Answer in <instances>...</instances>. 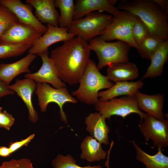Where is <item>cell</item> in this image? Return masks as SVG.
Listing matches in <instances>:
<instances>
[{
  "label": "cell",
  "instance_id": "484cf974",
  "mask_svg": "<svg viewBox=\"0 0 168 168\" xmlns=\"http://www.w3.org/2000/svg\"><path fill=\"white\" fill-rule=\"evenodd\" d=\"M163 41L159 37L150 34L138 45V51L142 58L150 60Z\"/></svg>",
  "mask_w": 168,
  "mask_h": 168
},
{
  "label": "cell",
  "instance_id": "6da1fadb",
  "mask_svg": "<svg viewBox=\"0 0 168 168\" xmlns=\"http://www.w3.org/2000/svg\"><path fill=\"white\" fill-rule=\"evenodd\" d=\"M91 50L88 42L77 36L52 50L49 58L59 78L70 85L79 83L90 59Z\"/></svg>",
  "mask_w": 168,
  "mask_h": 168
},
{
  "label": "cell",
  "instance_id": "277c9868",
  "mask_svg": "<svg viewBox=\"0 0 168 168\" xmlns=\"http://www.w3.org/2000/svg\"><path fill=\"white\" fill-rule=\"evenodd\" d=\"M88 43L98 58L97 68L100 70L107 65L116 63L128 62L130 46L120 40L110 42L104 41L98 37L91 40Z\"/></svg>",
  "mask_w": 168,
  "mask_h": 168
},
{
  "label": "cell",
  "instance_id": "4fadbf2b",
  "mask_svg": "<svg viewBox=\"0 0 168 168\" xmlns=\"http://www.w3.org/2000/svg\"><path fill=\"white\" fill-rule=\"evenodd\" d=\"M48 54L47 52L40 54L39 56L42 64L40 68L35 73L26 74L24 77L32 79L36 83L50 84L55 88L66 87L65 83L59 77L56 68Z\"/></svg>",
  "mask_w": 168,
  "mask_h": 168
},
{
  "label": "cell",
  "instance_id": "1f68e13d",
  "mask_svg": "<svg viewBox=\"0 0 168 168\" xmlns=\"http://www.w3.org/2000/svg\"><path fill=\"white\" fill-rule=\"evenodd\" d=\"M15 119L13 116L6 110L0 113V127L9 130L14 124Z\"/></svg>",
  "mask_w": 168,
  "mask_h": 168
},
{
  "label": "cell",
  "instance_id": "2e32d148",
  "mask_svg": "<svg viewBox=\"0 0 168 168\" xmlns=\"http://www.w3.org/2000/svg\"><path fill=\"white\" fill-rule=\"evenodd\" d=\"M98 11L107 12L114 16L119 10L110 0H77L75 1L73 20L82 18L91 12Z\"/></svg>",
  "mask_w": 168,
  "mask_h": 168
},
{
  "label": "cell",
  "instance_id": "e0dca14e",
  "mask_svg": "<svg viewBox=\"0 0 168 168\" xmlns=\"http://www.w3.org/2000/svg\"><path fill=\"white\" fill-rule=\"evenodd\" d=\"M36 57V55L28 54L21 59L10 63L0 64V80L9 85L15 77L23 73H30L29 67Z\"/></svg>",
  "mask_w": 168,
  "mask_h": 168
},
{
  "label": "cell",
  "instance_id": "52a82bcc",
  "mask_svg": "<svg viewBox=\"0 0 168 168\" xmlns=\"http://www.w3.org/2000/svg\"><path fill=\"white\" fill-rule=\"evenodd\" d=\"M35 93L37 96L41 112L46 111L48 104L51 102L57 104L60 110L61 120L67 123L66 114L63 110V105L67 102L77 103V100L69 93L66 86L55 88L45 83H36Z\"/></svg>",
  "mask_w": 168,
  "mask_h": 168
},
{
  "label": "cell",
  "instance_id": "9c48e42d",
  "mask_svg": "<svg viewBox=\"0 0 168 168\" xmlns=\"http://www.w3.org/2000/svg\"><path fill=\"white\" fill-rule=\"evenodd\" d=\"M143 122L138 125V128L143 135L145 142L150 139L154 147L163 148L168 145V121L167 119L160 120L146 113Z\"/></svg>",
  "mask_w": 168,
  "mask_h": 168
},
{
  "label": "cell",
  "instance_id": "7a4b0ae2",
  "mask_svg": "<svg viewBox=\"0 0 168 168\" xmlns=\"http://www.w3.org/2000/svg\"><path fill=\"white\" fill-rule=\"evenodd\" d=\"M117 8L138 17L148 27L151 34L168 40L167 14L153 0H122L118 3Z\"/></svg>",
  "mask_w": 168,
  "mask_h": 168
},
{
  "label": "cell",
  "instance_id": "44dd1931",
  "mask_svg": "<svg viewBox=\"0 0 168 168\" xmlns=\"http://www.w3.org/2000/svg\"><path fill=\"white\" fill-rule=\"evenodd\" d=\"M107 77L114 82L134 80L139 75V70L135 63L127 62L116 63L108 65Z\"/></svg>",
  "mask_w": 168,
  "mask_h": 168
},
{
  "label": "cell",
  "instance_id": "ac0fdd59",
  "mask_svg": "<svg viewBox=\"0 0 168 168\" xmlns=\"http://www.w3.org/2000/svg\"><path fill=\"white\" fill-rule=\"evenodd\" d=\"M55 0H26L35 10L36 18L41 23L58 26L59 15L54 5Z\"/></svg>",
  "mask_w": 168,
  "mask_h": 168
},
{
  "label": "cell",
  "instance_id": "4dcf8cb0",
  "mask_svg": "<svg viewBox=\"0 0 168 168\" xmlns=\"http://www.w3.org/2000/svg\"><path fill=\"white\" fill-rule=\"evenodd\" d=\"M0 168H34L30 160L27 158L12 159L3 162Z\"/></svg>",
  "mask_w": 168,
  "mask_h": 168
},
{
  "label": "cell",
  "instance_id": "f1b7e54d",
  "mask_svg": "<svg viewBox=\"0 0 168 168\" xmlns=\"http://www.w3.org/2000/svg\"><path fill=\"white\" fill-rule=\"evenodd\" d=\"M18 20L16 16L7 8L0 4V42L5 31Z\"/></svg>",
  "mask_w": 168,
  "mask_h": 168
},
{
  "label": "cell",
  "instance_id": "8fae6325",
  "mask_svg": "<svg viewBox=\"0 0 168 168\" xmlns=\"http://www.w3.org/2000/svg\"><path fill=\"white\" fill-rule=\"evenodd\" d=\"M46 33L38 39L33 46L28 50V54L39 56L48 52V48L52 44L58 42L70 40L75 35L68 32V28L55 27L47 24Z\"/></svg>",
  "mask_w": 168,
  "mask_h": 168
},
{
  "label": "cell",
  "instance_id": "836d02e7",
  "mask_svg": "<svg viewBox=\"0 0 168 168\" xmlns=\"http://www.w3.org/2000/svg\"><path fill=\"white\" fill-rule=\"evenodd\" d=\"M8 86L4 82L0 80V101L1 98L5 96L13 95L15 92L10 90Z\"/></svg>",
  "mask_w": 168,
  "mask_h": 168
},
{
  "label": "cell",
  "instance_id": "30bf717a",
  "mask_svg": "<svg viewBox=\"0 0 168 168\" xmlns=\"http://www.w3.org/2000/svg\"><path fill=\"white\" fill-rule=\"evenodd\" d=\"M42 35L31 26L18 21L13 24L5 31L1 37V42L33 45Z\"/></svg>",
  "mask_w": 168,
  "mask_h": 168
},
{
  "label": "cell",
  "instance_id": "74e56055",
  "mask_svg": "<svg viewBox=\"0 0 168 168\" xmlns=\"http://www.w3.org/2000/svg\"><path fill=\"white\" fill-rule=\"evenodd\" d=\"M2 107H0V113L2 111Z\"/></svg>",
  "mask_w": 168,
  "mask_h": 168
},
{
  "label": "cell",
  "instance_id": "e575fe53",
  "mask_svg": "<svg viewBox=\"0 0 168 168\" xmlns=\"http://www.w3.org/2000/svg\"><path fill=\"white\" fill-rule=\"evenodd\" d=\"M166 14L168 11V1L166 0H153Z\"/></svg>",
  "mask_w": 168,
  "mask_h": 168
},
{
  "label": "cell",
  "instance_id": "4316f807",
  "mask_svg": "<svg viewBox=\"0 0 168 168\" xmlns=\"http://www.w3.org/2000/svg\"><path fill=\"white\" fill-rule=\"evenodd\" d=\"M30 44H13L0 42V58L4 59L19 56L32 47Z\"/></svg>",
  "mask_w": 168,
  "mask_h": 168
},
{
  "label": "cell",
  "instance_id": "ba28073f",
  "mask_svg": "<svg viewBox=\"0 0 168 168\" xmlns=\"http://www.w3.org/2000/svg\"><path fill=\"white\" fill-rule=\"evenodd\" d=\"M94 105L95 109L109 120L113 115L125 118L128 115L135 113L140 116L141 123L146 114L138 108L134 96H126L119 98H113L105 101H99Z\"/></svg>",
  "mask_w": 168,
  "mask_h": 168
},
{
  "label": "cell",
  "instance_id": "d4e9b609",
  "mask_svg": "<svg viewBox=\"0 0 168 168\" xmlns=\"http://www.w3.org/2000/svg\"><path fill=\"white\" fill-rule=\"evenodd\" d=\"M54 5L60 11L58 26L69 29L73 20L75 12V4L73 0H55Z\"/></svg>",
  "mask_w": 168,
  "mask_h": 168
},
{
  "label": "cell",
  "instance_id": "cb8c5ba5",
  "mask_svg": "<svg viewBox=\"0 0 168 168\" xmlns=\"http://www.w3.org/2000/svg\"><path fill=\"white\" fill-rule=\"evenodd\" d=\"M81 148L82 153L81 157L89 162L105 159L107 155L100 143L90 136H87L84 139L82 142Z\"/></svg>",
  "mask_w": 168,
  "mask_h": 168
},
{
  "label": "cell",
  "instance_id": "83f0119b",
  "mask_svg": "<svg viewBox=\"0 0 168 168\" xmlns=\"http://www.w3.org/2000/svg\"><path fill=\"white\" fill-rule=\"evenodd\" d=\"M76 160L71 155L65 156L60 154L53 160L52 165L53 168H102L100 166L81 167L76 164Z\"/></svg>",
  "mask_w": 168,
  "mask_h": 168
},
{
  "label": "cell",
  "instance_id": "d6986e66",
  "mask_svg": "<svg viewBox=\"0 0 168 168\" xmlns=\"http://www.w3.org/2000/svg\"><path fill=\"white\" fill-rule=\"evenodd\" d=\"M144 85L141 80L136 82L123 81L115 82V84L107 90L99 91L98 94L99 101H105L119 96H134L135 94Z\"/></svg>",
  "mask_w": 168,
  "mask_h": 168
},
{
  "label": "cell",
  "instance_id": "7c38bea8",
  "mask_svg": "<svg viewBox=\"0 0 168 168\" xmlns=\"http://www.w3.org/2000/svg\"><path fill=\"white\" fill-rule=\"evenodd\" d=\"M0 4L12 12L19 22L31 26L42 34L46 32L47 26L34 15L33 7L30 4L24 3L20 0H0Z\"/></svg>",
  "mask_w": 168,
  "mask_h": 168
},
{
  "label": "cell",
  "instance_id": "d590c367",
  "mask_svg": "<svg viewBox=\"0 0 168 168\" xmlns=\"http://www.w3.org/2000/svg\"><path fill=\"white\" fill-rule=\"evenodd\" d=\"M12 154L9 147L5 146H0V156L7 157Z\"/></svg>",
  "mask_w": 168,
  "mask_h": 168
},
{
  "label": "cell",
  "instance_id": "d6a6232c",
  "mask_svg": "<svg viewBox=\"0 0 168 168\" xmlns=\"http://www.w3.org/2000/svg\"><path fill=\"white\" fill-rule=\"evenodd\" d=\"M35 135L33 134L26 138L20 141L11 142L9 145V148L12 154L23 146H27L28 143L33 139Z\"/></svg>",
  "mask_w": 168,
  "mask_h": 168
},
{
  "label": "cell",
  "instance_id": "603a6c76",
  "mask_svg": "<svg viewBox=\"0 0 168 168\" xmlns=\"http://www.w3.org/2000/svg\"><path fill=\"white\" fill-rule=\"evenodd\" d=\"M132 143L136 151V159L147 168H168V157L163 153L161 148H157V152L151 155L142 150L135 141Z\"/></svg>",
  "mask_w": 168,
  "mask_h": 168
},
{
  "label": "cell",
  "instance_id": "9a60e30c",
  "mask_svg": "<svg viewBox=\"0 0 168 168\" xmlns=\"http://www.w3.org/2000/svg\"><path fill=\"white\" fill-rule=\"evenodd\" d=\"M134 97L140 110L146 112L157 119L162 120L164 119L162 112L165 97L164 94L148 95L138 91Z\"/></svg>",
  "mask_w": 168,
  "mask_h": 168
},
{
  "label": "cell",
  "instance_id": "8992f818",
  "mask_svg": "<svg viewBox=\"0 0 168 168\" xmlns=\"http://www.w3.org/2000/svg\"><path fill=\"white\" fill-rule=\"evenodd\" d=\"M113 16L111 22L98 37L107 42L115 40L122 41L137 50L138 46L132 35L133 28L137 16L125 11H119Z\"/></svg>",
  "mask_w": 168,
  "mask_h": 168
},
{
  "label": "cell",
  "instance_id": "5b68a950",
  "mask_svg": "<svg viewBox=\"0 0 168 168\" xmlns=\"http://www.w3.org/2000/svg\"><path fill=\"white\" fill-rule=\"evenodd\" d=\"M113 16L99 12L88 13L84 18L73 20L68 32L88 42L100 35L112 21Z\"/></svg>",
  "mask_w": 168,
  "mask_h": 168
},
{
  "label": "cell",
  "instance_id": "f546056e",
  "mask_svg": "<svg viewBox=\"0 0 168 168\" xmlns=\"http://www.w3.org/2000/svg\"><path fill=\"white\" fill-rule=\"evenodd\" d=\"M150 34L148 27L137 16L133 28L132 35L133 39L138 46Z\"/></svg>",
  "mask_w": 168,
  "mask_h": 168
},
{
  "label": "cell",
  "instance_id": "3957f363",
  "mask_svg": "<svg viewBox=\"0 0 168 168\" xmlns=\"http://www.w3.org/2000/svg\"><path fill=\"white\" fill-rule=\"evenodd\" d=\"M78 88L72 92V95L83 103L95 105L99 101L98 93L100 90L108 89L114 83L103 75L95 62L90 59L79 81Z\"/></svg>",
  "mask_w": 168,
  "mask_h": 168
},
{
  "label": "cell",
  "instance_id": "7402d4cb",
  "mask_svg": "<svg viewBox=\"0 0 168 168\" xmlns=\"http://www.w3.org/2000/svg\"><path fill=\"white\" fill-rule=\"evenodd\" d=\"M168 59V40L163 41L151 58L150 65L142 79L160 77Z\"/></svg>",
  "mask_w": 168,
  "mask_h": 168
},
{
  "label": "cell",
  "instance_id": "5bb4252c",
  "mask_svg": "<svg viewBox=\"0 0 168 168\" xmlns=\"http://www.w3.org/2000/svg\"><path fill=\"white\" fill-rule=\"evenodd\" d=\"M36 82L32 79L25 78L16 80L15 83L8 86L9 88L16 92L25 104L28 112V119L35 123L38 121V113L34 107L32 96L36 87Z\"/></svg>",
  "mask_w": 168,
  "mask_h": 168
},
{
  "label": "cell",
  "instance_id": "ffe728a7",
  "mask_svg": "<svg viewBox=\"0 0 168 168\" xmlns=\"http://www.w3.org/2000/svg\"><path fill=\"white\" fill-rule=\"evenodd\" d=\"M106 118L99 113L90 114L86 118V130L100 144L108 145L110 130L105 122Z\"/></svg>",
  "mask_w": 168,
  "mask_h": 168
},
{
  "label": "cell",
  "instance_id": "8d00e7d4",
  "mask_svg": "<svg viewBox=\"0 0 168 168\" xmlns=\"http://www.w3.org/2000/svg\"><path fill=\"white\" fill-rule=\"evenodd\" d=\"M109 155L108 154V157H107V161H106L105 165L108 168H109Z\"/></svg>",
  "mask_w": 168,
  "mask_h": 168
}]
</instances>
